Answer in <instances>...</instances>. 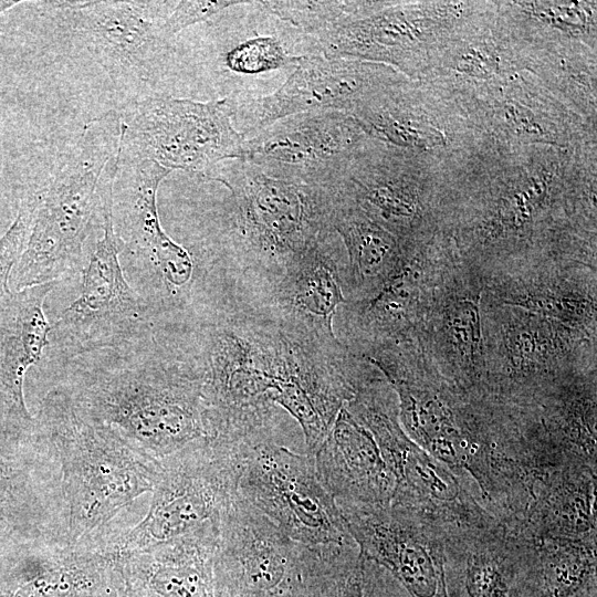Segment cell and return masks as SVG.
<instances>
[{
	"label": "cell",
	"mask_w": 597,
	"mask_h": 597,
	"mask_svg": "<svg viewBox=\"0 0 597 597\" xmlns=\"http://www.w3.org/2000/svg\"><path fill=\"white\" fill-rule=\"evenodd\" d=\"M333 232L298 254L268 286L263 310L284 327L332 353L349 348L333 329L345 296V256Z\"/></svg>",
	"instance_id": "cell-20"
},
{
	"label": "cell",
	"mask_w": 597,
	"mask_h": 597,
	"mask_svg": "<svg viewBox=\"0 0 597 597\" xmlns=\"http://www.w3.org/2000/svg\"><path fill=\"white\" fill-rule=\"evenodd\" d=\"M368 138L346 113L306 112L245 136L239 159L274 177L332 186Z\"/></svg>",
	"instance_id": "cell-17"
},
{
	"label": "cell",
	"mask_w": 597,
	"mask_h": 597,
	"mask_svg": "<svg viewBox=\"0 0 597 597\" xmlns=\"http://www.w3.org/2000/svg\"><path fill=\"white\" fill-rule=\"evenodd\" d=\"M483 291V279L457 258L436 289L417 338L446 378L474 395L484 374Z\"/></svg>",
	"instance_id": "cell-21"
},
{
	"label": "cell",
	"mask_w": 597,
	"mask_h": 597,
	"mask_svg": "<svg viewBox=\"0 0 597 597\" xmlns=\"http://www.w3.org/2000/svg\"><path fill=\"white\" fill-rule=\"evenodd\" d=\"M483 15L446 44L426 74H433V81L475 88L528 70L525 50L513 49L504 25H488Z\"/></svg>",
	"instance_id": "cell-31"
},
{
	"label": "cell",
	"mask_w": 597,
	"mask_h": 597,
	"mask_svg": "<svg viewBox=\"0 0 597 597\" xmlns=\"http://www.w3.org/2000/svg\"><path fill=\"white\" fill-rule=\"evenodd\" d=\"M596 542L533 536L532 597H597Z\"/></svg>",
	"instance_id": "cell-33"
},
{
	"label": "cell",
	"mask_w": 597,
	"mask_h": 597,
	"mask_svg": "<svg viewBox=\"0 0 597 597\" xmlns=\"http://www.w3.org/2000/svg\"><path fill=\"white\" fill-rule=\"evenodd\" d=\"M364 597H412L383 566L365 558Z\"/></svg>",
	"instance_id": "cell-38"
},
{
	"label": "cell",
	"mask_w": 597,
	"mask_h": 597,
	"mask_svg": "<svg viewBox=\"0 0 597 597\" xmlns=\"http://www.w3.org/2000/svg\"><path fill=\"white\" fill-rule=\"evenodd\" d=\"M336 503L365 558L387 569L412 597H447L443 526L390 503Z\"/></svg>",
	"instance_id": "cell-18"
},
{
	"label": "cell",
	"mask_w": 597,
	"mask_h": 597,
	"mask_svg": "<svg viewBox=\"0 0 597 597\" xmlns=\"http://www.w3.org/2000/svg\"><path fill=\"white\" fill-rule=\"evenodd\" d=\"M482 300L522 307L597 337V269L548 260L494 276Z\"/></svg>",
	"instance_id": "cell-23"
},
{
	"label": "cell",
	"mask_w": 597,
	"mask_h": 597,
	"mask_svg": "<svg viewBox=\"0 0 597 597\" xmlns=\"http://www.w3.org/2000/svg\"><path fill=\"white\" fill-rule=\"evenodd\" d=\"M302 55H290L273 38L250 39L227 54L228 66L240 73L255 74L290 66Z\"/></svg>",
	"instance_id": "cell-36"
},
{
	"label": "cell",
	"mask_w": 597,
	"mask_h": 597,
	"mask_svg": "<svg viewBox=\"0 0 597 597\" xmlns=\"http://www.w3.org/2000/svg\"><path fill=\"white\" fill-rule=\"evenodd\" d=\"M596 468L566 464L537 480L523 523L534 537L597 540Z\"/></svg>",
	"instance_id": "cell-28"
},
{
	"label": "cell",
	"mask_w": 597,
	"mask_h": 597,
	"mask_svg": "<svg viewBox=\"0 0 597 597\" xmlns=\"http://www.w3.org/2000/svg\"><path fill=\"white\" fill-rule=\"evenodd\" d=\"M478 4L334 1L307 39L317 54L378 63L420 78L446 44L480 17Z\"/></svg>",
	"instance_id": "cell-7"
},
{
	"label": "cell",
	"mask_w": 597,
	"mask_h": 597,
	"mask_svg": "<svg viewBox=\"0 0 597 597\" xmlns=\"http://www.w3.org/2000/svg\"><path fill=\"white\" fill-rule=\"evenodd\" d=\"M447 597H532L533 536L491 517L444 528Z\"/></svg>",
	"instance_id": "cell-19"
},
{
	"label": "cell",
	"mask_w": 597,
	"mask_h": 597,
	"mask_svg": "<svg viewBox=\"0 0 597 597\" xmlns=\"http://www.w3.org/2000/svg\"><path fill=\"white\" fill-rule=\"evenodd\" d=\"M507 155L450 181L442 230L457 258L484 283L548 260L596 269V182L580 159L552 146Z\"/></svg>",
	"instance_id": "cell-1"
},
{
	"label": "cell",
	"mask_w": 597,
	"mask_h": 597,
	"mask_svg": "<svg viewBox=\"0 0 597 597\" xmlns=\"http://www.w3.org/2000/svg\"><path fill=\"white\" fill-rule=\"evenodd\" d=\"M448 185L419 155L368 138L332 188L404 244L442 231Z\"/></svg>",
	"instance_id": "cell-12"
},
{
	"label": "cell",
	"mask_w": 597,
	"mask_h": 597,
	"mask_svg": "<svg viewBox=\"0 0 597 597\" xmlns=\"http://www.w3.org/2000/svg\"><path fill=\"white\" fill-rule=\"evenodd\" d=\"M59 283L29 286L14 295L0 323V392L10 412L31 430L36 429V420L24 402L23 379L50 344L51 326L43 305Z\"/></svg>",
	"instance_id": "cell-29"
},
{
	"label": "cell",
	"mask_w": 597,
	"mask_h": 597,
	"mask_svg": "<svg viewBox=\"0 0 597 597\" xmlns=\"http://www.w3.org/2000/svg\"><path fill=\"white\" fill-rule=\"evenodd\" d=\"M301 547L238 493L220 520L213 557L216 593L303 597Z\"/></svg>",
	"instance_id": "cell-16"
},
{
	"label": "cell",
	"mask_w": 597,
	"mask_h": 597,
	"mask_svg": "<svg viewBox=\"0 0 597 597\" xmlns=\"http://www.w3.org/2000/svg\"><path fill=\"white\" fill-rule=\"evenodd\" d=\"M513 407L555 463L596 468L597 369L566 376Z\"/></svg>",
	"instance_id": "cell-25"
},
{
	"label": "cell",
	"mask_w": 597,
	"mask_h": 597,
	"mask_svg": "<svg viewBox=\"0 0 597 597\" xmlns=\"http://www.w3.org/2000/svg\"><path fill=\"white\" fill-rule=\"evenodd\" d=\"M523 72V71H522ZM519 73L480 87L472 116L501 147L541 145L569 148L584 143V125Z\"/></svg>",
	"instance_id": "cell-24"
},
{
	"label": "cell",
	"mask_w": 597,
	"mask_h": 597,
	"mask_svg": "<svg viewBox=\"0 0 597 597\" xmlns=\"http://www.w3.org/2000/svg\"><path fill=\"white\" fill-rule=\"evenodd\" d=\"M111 206L112 193L103 208V234L86 253L80 293L51 326L50 341L63 359L124 350L153 338L149 306L119 262Z\"/></svg>",
	"instance_id": "cell-11"
},
{
	"label": "cell",
	"mask_w": 597,
	"mask_h": 597,
	"mask_svg": "<svg viewBox=\"0 0 597 597\" xmlns=\"http://www.w3.org/2000/svg\"><path fill=\"white\" fill-rule=\"evenodd\" d=\"M121 142V117L108 111L84 125L57 158L48 180L32 191L30 235L18 265L19 285L60 282L81 273L91 233L103 221Z\"/></svg>",
	"instance_id": "cell-4"
},
{
	"label": "cell",
	"mask_w": 597,
	"mask_h": 597,
	"mask_svg": "<svg viewBox=\"0 0 597 597\" xmlns=\"http://www.w3.org/2000/svg\"><path fill=\"white\" fill-rule=\"evenodd\" d=\"M64 385L92 417L158 460L210 440L197 358L160 350L153 338L81 366Z\"/></svg>",
	"instance_id": "cell-2"
},
{
	"label": "cell",
	"mask_w": 597,
	"mask_h": 597,
	"mask_svg": "<svg viewBox=\"0 0 597 597\" xmlns=\"http://www.w3.org/2000/svg\"><path fill=\"white\" fill-rule=\"evenodd\" d=\"M364 561L356 543L302 545L303 597H364Z\"/></svg>",
	"instance_id": "cell-34"
},
{
	"label": "cell",
	"mask_w": 597,
	"mask_h": 597,
	"mask_svg": "<svg viewBox=\"0 0 597 597\" xmlns=\"http://www.w3.org/2000/svg\"><path fill=\"white\" fill-rule=\"evenodd\" d=\"M484 374L478 396L533 401L559 379L597 369V337L522 307L482 300Z\"/></svg>",
	"instance_id": "cell-8"
},
{
	"label": "cell",
	"mask_w": 597,
	"mask_h": 597,
	"mask_svg": "<svg viewBox=\"0 0 597 597\" xmlns=\"http://www.w3.org/2000/svg\"><path fill=\"white\" fill-rule=\"evenodd\" d=\"M353 117L375 140L421 155L450 144L447 128L428 112L406 77L367 103Z\"/></svg>",
	"instance_id": "cell-32"
},
{
	"label": "cell",
	"mask_w": 597,
	"mask_h": 597,
	"mask_svg": "<svg viewBox=\"0 0 597 597\" xmlns=\"http://www.w3.org/2000/svg\"><path fill=\"white\" fill-rule=\"evenodd\" d=\"M119 153L203 178L241 157L245 136L233 123L230 98L200 102L154 94L117 108Z\"/></svg>",
	"instance_id": "cell-10"
},
{
	"label": "cell",
	"mask_w": 597,
	"mask_h": 597,
	"mask_svg": "<svg viewBox=\"0 0 597 597\" xmlns=\"http://www.w3.org/2000/svg\"><path fill=\"white\" fill-rule=\"evenodd\" d=\"M176 1H41L50 43L90 62L123 93L124 105L154 95L172 57L164 23ZM122 107V106H121Z\"/></svg>",
	"instance_id": "cell-6"
},
{
	"label": "cell",
	"mask_w": 597,
	"mask_h": 597,
	"mask_svg": "<svg viewBox=\"0 0 597 597\" xmlns=\"http://www.w3.org/2000/svg\"><path fill=\"white\" fill-rule=\"evenodd\" d=\"M219 530L142 552L118 553L124 597H216L213 557Z\"/></svg>",
	"instance_id": "cell-26"
},
{
	"label": "cell",
	"mask_w": 597,
	"mask_h": 597,
	"mask_svg": "<svg viewBox=\"0 0 597 597\" xmlns=\"http://www.w3.org/2000/svg\"><path fill=\"white\" fill-rule=\"evenodd\" d=\"M239 493L293 541L305 546L353 544L335 498L322 482L315 458L274 439L250 444Z\"/></svg>",
	"instance_id": "cell-13"
},
{
	"label": "cell",
	"mask_w": 597,
	"mask_h": 597,
	"mask_svg": "<svg viewBox=\"0 0 597 597\" xmlns=\"http://www.w3.org/2000/svg\"><path fill=\"white\" fill-rule=\"evenodd\" d=\"M205 179L229 189L221 212L228 247L263 287L298 254L335 232L331 187L274 177L242 159L218 164Z\"/></svg>",
	"instance_id": "cell-5"
},
{
	"label": "cell",
	"mask_w": 597,
	"mask_h": 597,
	"mask_svg": "<svg viewBox=\"0 0 597 597\" xmlns=\"http://www.w3.org/2000/svg\"><path fill=\"white\" fill-rule=\"evenodd\" d=\"M332 227L344 245L347 302L371 295L399 263L402 243L334 189Z\"/></svg>",
	"instance_id": "cell-30"
},
{
	"label": "cell",
	"mask_w": 597,
	"mask_h": 597,
	"mask_svg": "<svg viewBox=\"0 0 597 597\" xmlns=\"http://www.w3.org/2000/svg\"><path fill=\"white\" fill-rule=\"evenodd\" d=\"M314 458L322 482L336 501L390 503L394 476L370 431L345 406Z\"/></svg>",
	"instance_id": "cell-27"
},
{
	"label": "cell",
	"mask_w": 597,
	"mask_h": 597,
	"mask_svg": "<svg viewBox=\"0 0 597 597\" xmlns=\"http://www.w3.org/2000/svg\"><path fill=\"white\" fill-rule=\"evenodd\" d=\"M244 450L241 443L212 439L160 460L147 513L126 531L111 533L114 549L142 552L219 530L223 511L239 493Z\"/></svg>",
	"instance_id": "cell-9"
},
{
	"label": "cell",
	"mask_w": 597,
	"mask_h": 597,
	"mask_svg": "<svg viewBox=\"0 0 597 597\" xmlns=\"http://www.w3.org/2000/svg\"><path fill=\"white\" fill-rule=\"evenodd\" d=\"M516 13L515 20L527 21V29L557 34L559 41L582 42L596 48V2L587 1H517L505 4Z\"/></svg>",
	"instance_id": "cell-35"
},
{
	"label": "cell",
	"mask_w": 597,
	"mask_h": 597,
	"mask_svg": "<svg viewBox=\"0 0 597 597\" xmlns=\"http://www.w3.org/2000/svg\"><path fill=\"white\" fill-rule=\"evenodd\" d=\"M216 597H245V596L216 593Z\"/></svg>",
	"instance_id": "cell-39"
},
{
	"label": "cell",
	"mask_w": 597,
	"mask_h": 597,
	"mask_svg": "<svg viewBox=\"0 0 597 597\" xmlns=\"http://www.w3.org/2000/svg\"><path fill=\"white\" fill-rule=\"evenodd\" d=\"M457 259L443 231L402 244L396 269L369 296L343 305L344 344L357 356L418 338L436 289Z\"/></svg>",
	"instance_id": "cell-14"
},
{
	"label": "cell",
	"mask_w": 597,
	"mask_h": 597,
	"mask_svg": "<svg viewBox=\"0 0 597 597\" xmlns=\"http://www.w3.org/2000/svg\"><path fill=\"white\" fill-rule=\"evenodd\" d=\"M171 172L118 151L111 206L122 251L145 262L169 290L184 287L193 271L189 252L164 231L158 214V187Z\"/></svg>",
	"instance_id": "cell-22"
},
{
	"label": "cell",
	"mask_w": 597,
	"mask_h": 597,
	"mask_svg": "<svg viewBox=\"0 0 597 597\" xmlns=\"http://www.w3.org/2000/svg\"><path fill=\"white\" fill-rule=\"evenodd\" d=\"M244 1H210V0H190L176 1L172 10L164 23V29L170 38L196 23L203 22L216 15L222 10L237 4H248Z\"/></svg>",
	"instance_id": "cell-37"
},
{
	"label": "cell",
	"mask_w": 597,
	"mask_h": 597,
	"mask_svg": "<svg viewBox=\"0 0 597 597\" xmlns=\"http://www.w3.org/2000/svg\"><path fill=\"white\" fill-rule=\"evenodd\" d=\"M392 67L322 54L302 55L274 92L233 102V123L244 136L300 113L335 111L353 116L400 81Z\"/></svg>",
	"instance_id": "cell-15"
},
{
	"label": "cell",
	"mask_w": 597,
	"mask_h": 597,
	"mask_svg": "<svg viewBox=\"0 0 597 597\" xmlns=\"http://www.w3.org/2000/svg\"><path fill=\"white\" fill-rule=\"evenodd\" d=\"M35 420L59 465L69 544L102 534L153 491L161 461L92 417L64 384L48 391Z\"/></svg>",
	"instance_id": "cell-3"
}]
</instances>
